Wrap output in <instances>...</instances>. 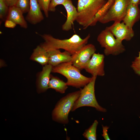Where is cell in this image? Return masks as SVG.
Segmentation results:
<instances>
[{"label": "cell", "mask_w": 140, "mask_h": 140, "mask_svg": "<svg viewBox=\"0 0 140 140\" xmlns=\"http://www.w3.org/2000/svg\"><path fill=\"white\" fill-rule=\"evenodd\" d=\"M140 19V10L138 5L130 3L123 20V23L131 30L134 24Z\"/></svg>", "instance_id": "obj_15"}, {"label": "cell", "mask_w": 140, "mask_h": 140, "mask_svg": "<svg viewBox=\"0 0 140 140\" xmlns=\"http://www.w3.org/2000/svg\"><path fill=\"white\" fill-rule=\"evenodd\" d=\"M30 59L43 66L48 64V57L47 52L40 45L34 49Z\"/></svg>", "instance_id": "obj_17"}, {"label": "cell", "mask_w": 140, "mask_h": 140, "mask_svg": "<svg viewBox=\"0 0 140 140\" xmlns=\"http://www.w3.org/2000/svg\"><path fill=\"white\" fill-rule=\"evenodd\" d=\"M16 25L15 23L11 20L6 19L5 21L4 26L7 28H13L16 26Z\"/></svg>", "instance_id": "obj_26"}, {"label": "cell", "mask_w": 140, "mask_h": 140, "mask_svg": "<svg viewBox=\"0 0 140 140\" xmlns=\"http://www.w3.org/2000/svg\"><path fill=\"white\" fill-rule=\"evenodd\" d=\"M23 14L20 9L15 5L10 6L6 19L11 20L22 27L26 29L27 24Z\"/></svg>", "instance_id": "obj_16"}, {"label": "cell", "mask_w": 140, "mask_h": 140, "mask_svg": "<svg viewBox=\"0 0 140 140\" xmlns=\"http://www.w3.org/2000/svg\"><path fill=\"white\" fill-rule=\"evenodd\" d=\"M103 134L102 135V136L104 137L106 140H110V139L109 138L107 133L108 129L109 127L107 126H104L103 125H102Z\"/></svg>", "instance_id": "obj_27"}, {"label": "cell", "mask_w": 140, "mask_h": 140, "mask_svg": "<svg viewBox=\"0 0 140 140\" xmlns=\"http://www.w3.org/2000/svg\"><path fill=\"white\" fill-rule=\"evenodd\" d=\"M47 52L48 57V64L52 67L61 63L71 61L72 55L67 51L61 52L59 50H53Z\"/></svg>", "instance_id": "obj_12"}, {"label": "cell", "mask_w": 140, "mask_h": 140, "mask_svg": "<svg viewBox=\"0 0 140 140\" xmlns=\"http://www.w3.org/2000/svg\"><path fill=\"white\" fill-rule=\"evenodd\" d=\"M114 0H108L105 4L100 9L95 15L89 26L95 25L99 19L106 13L109 9L113 4Z\"/></svg>", "instance_id": "obj_19"}, {"label": "cell", "mask_w": 140, "mask_h": 140, "mask_svg": "<svg viewBox=\"0 0 140 140\" xmlns=\"http://www.w3.org/2000/svg\"><path fill=\"white\" fill-rule=\"evenodd\" d=\"M130 0H114L109 9L99 20L102 24L111 21L121 22L125 16Z\"/></svg>", "instance_id": "obj_7"}, {"label": "cell", "mask_w": 140, "mask_h": 140, "mask_svg": "<svg viewBox=\"0 0 140 140\" xmlns=\"http://www.w3.org/2000/svg\"><path fill=\"white\" fill-rule=\"evenodd\" d=\"M103 0L105 1H106L108 0Z\"/></svg>", "instance_id": "obj_30"}, {"label": "cell", "mask_w": 140, "mask_h": 140, "mask_svg": "<svg viewBox=\"0 0 140 140\" xmlns=\"http://www.w3.org/2000/svg\"><path fill=\"white\" fill-rule=\"evenodd\" d=\"M9 8V7L5 0H0V19L1 20V22L5 21L6 20Z\"/></svg>", "instance_id": "obj_21"}, {"label": "cell", "mask_w": 140, "mask_h": 140, "mask_svg": "<svg viewBox=\"0 0 140 140\" xmlns=\"http://www.w3.org/2000/svg\"><path fill=\"white\" fill-rule=\"evenodd\" d=\"M41 10L37 0H30V8L25 19L32 25L40 23L44 19Z\"/></svg>", "instance_id": "obj_13"}, {"label": "cell", "mask_w": 140, "mask_h": 140, "mask_svg": "<svg viewBox=\"0 0 140 140\" xmlns=\"http://www.w3.org/2000/svg\"><path fill=\"white\" fill-rule=\"evenodd\" d=\"M96 49L91 44H86L72 55V65L81 70L84 69Z\"/></svg>", "instance_id": "obj_8"}, {"label": "cell", "mask_w": 140, "mask_h": 140, "mask_svg": "<svg viewBox=\"0 0 140 140\" xmlns=\"http://www.w3.org/2000/svg\"><path fill=\"white\" fill-rule=\"evenodd\" d=\"M41 36L45 41L40 45L47 52L61 49L72 55L87 44L90 36L88 34L84 38L82 39L79 35L75 34L70 38L64 39L56 38L48 34L41 35Z\"/></svg>", "instance_id": "obj_1"}, {"label": "cell", "mask_w": 140, "mask_h": 140, "mask_svg": "<svg viewBox=\"0 0 140 140\" xmlns=\"http://www.w3.org/2000/svg\"><path fill=\"white\" fill-rule=\"evenodd\" d=\"M104 58L103 54L95 53L84 69L92 76H104L105 74Z\"/></svg>", "instance_id": "obj_9"}, {"label": "cell", "mask_w": 140, "mask_h": 140, "mask_svg": "<svg viewBox=\"0 0 140 140\" xmlns=\"http://www.w3.org/2000/svg\"><path fill=\"white\" fill-rule=\"evenodd\" d=\"M96 77V76H92L90 82L82 89H80V96L75 102L72 111H74L79 107L89 106L95 108L100 111H106L105 109L99 105L95 97V85Z\"/></svg>", "instance_id": "obj_5"}, {"label": "cell", "mask_w": 140, "mask_h": 140, "mask_svg": "<svg viewBox=\"0 0 140 140\" xmlns=\"http://www.w3.org/2000/svg\"><path fill=\"white\" fill-rule=\"evenodd\" d=\"M67 0H51L48 8V11L54 12L56 6L59 5H63Z\"/></svg>", "instance_id": "obj_25"}, {"label": "cell", "mask_w": 140, "mask_h": 140, "mask_svg": "<svg viewBox=\"0 0 140 140\" xmlns=\"http://www.w3.org/2000/svg\"><path fill=\"white\" fill-rule=\"evenodd\" d=\"M140 2V0H130V3L138 5Z\"/></svg>", "instance_id": "obj_29"}, {"label": "cell", "mask_w": 140, "mask_h": 140, "mask_svg": "<svg viewBox=\"0 0 140 140\" xmlns=\"http://www.w3.org/2000/svg\"><path fill=\"white\" fill-rule=\"evenodd\" d=\"M106 2L103 0H78L76 21L84 29L86 28Z\"/></svg>", "instance_id": "obj_3"}, {"label": "cell", "mask_w": 140, "mask_h": 140, "mask_svg": "<svg viewBox=\"0 0 140 140\" xmlns=\"http://www.w3.org/2000/svg\"><path fill=\"white\" fill-rule=\"evenodd\" d=\"M63 5L66 11L67 16L66 20L62 25V28L63 30L67 31L72 29L73 23L78 17V13L71 0H67Z\"/></svg>", "instance_id": "obj_14"}, {"label": "cell", "mask_w": 140, "mask_h": 140, "mask_svg": "<svg viewBox=\"0 0 140 140\" xmlns=\"http://www.w3.org/2000/svg\"><path fill=\"white\" fill-rule=\"evenodd\" d=\"M52 67L51 65L47 64L44 66L42 71L37 74L36 83L38 93L44 92L49 89Z\"/></svg>", "instance_id": "obj_11"}, {"label": "cell", "mask_w": 140, "mask_h": 140, "mask_svg": "<svg viewBox=\"0 0 140 140\" xmlns=\"http://www.w3.org/2000/svg\"><path fill=\"white\" fill-rule=\"evenodd\" d=\"M80 71L70 61L53 67L52 72L59 73L65 76L67 79L66 83L68 86L80 88L88 84L92 78L84 76Z\"/></svg>", "instance_id": "obj_2"}, {"label": "cell", "mask_w": 140, "mask_h": 140, "mask_svg": "<svg viewBox=\"0 0 140 140\" xmlns=\"http://www.w3.org/2000/svg\"><path fill=\"white\" fill-rule=\"evenodd\" d=\"M18 0H5L8 6L15 5Z\"/></svg>", "instance_id": "obj_28"}, {"label": "cell", "mask_w": 140, "mask_h": 140, "mask_svg": "<svg viewBox=\"0 0 140 140\" xmlns=\"http://www.w3.org/2000/svg\"><path fill=\"white\" fill-rule=\"evenodd\" d=\"M98 123L97 120H95L92 125L86 129L83 134L84 137L88 140H96V130Z\"/></svg>", "instance_id": "obj_20"}, {"label": "cell", "mask_w": 140, "mask_h": 140, "mask_svg": "<svg viewBox=\"0 0 140 140\" xmlns=\"http://www.w3.org/2000/svg\"><path fill=\"white\" fill-rule=\"evenodd\" d=\"M131 66L136 74L140 75V51L139 52L138 56L135 58Z\"/></svg>", "instance_id": "obj_24"}, {"label": "cell", "mask_w": 140, "mask_h": 140, "mask_svg": "<svg viewBox=\"0 0 140 140\" xmlns=\"http://www.w3.org/2000/svg\"><path fill=\"white\" fill-rule=\"evenodd\" d=\"M80 90L69 93L58 102L52 113L53 120L64 124L69 122V114L80 96Z\"/></svg>", "instance_id": "obj_4"}, {"label": "cell", "mask_w": 140, "mask_h": 140, "mask_svg": "<svg viewBox=\"0 0 140 140\" xmlns=\"http://www.w3.org/2000/svg\"><path fill=\"white\" fill-rule=\"evenodd\" d=\"M105 29L111 33L116 38L120 41L130 40L134 36L133 30H131L122 22H114L111 26Z\"/></svg>", "instance_id": "obj_10"}, {"label": "cell", "mask_w": 140, "mask_h": 140, "mask_svg": "<svg viewBox=\"0 0 140 140\" xmlns=\"http://www.w3.org/2000/svg\"><path fill=\"white\" fill-rule=\"evenodd\" d=\"M97 40L101 47L104 48V53L107 56L117 55L125 51L122 42L115 38L111 33L105 29L98 35Z\"/></svg>", "instance_id": "obj_6"}, {"label": "cell", "mask_w": 140, "mask_h": 140, "mask_svg": "<svg viewBox=\"0 0 140 140\" xmlns=\"http://www.w3.org/2000/svg\"><path fill=\"white\" fill-rule=\"evenodd\" d=\"M15 5L20 8L23 14L27 13L30 8V0H18Z\"/></svg>", "instance_id": "obj_22"}, {"label": "cell", "mask_w": 140, "mask_h": 140, "mask_svg": "<svg viewBox=\"0 0 140 140\" xmlns=\"http://www.w3.org/2000/svg\"><path fill=\"white\" fill-rule=\"evenodd\" d=\"M51 0H37L46 17L48 16V8Z\"/></svg>", "instance_id": "obj_23"}, {"label": "cell", "mask_w": 140, "mask_h": 140, "mask_svg": "<svg viewBox=\"0 0 140 140\" xmlns=\"http://www.w3.org/2000/svg\"><path fill=\"white\" fill-rule=\"evenodd\" d=\"M68 88L66 82L57 76L51 74L49 84V88L55 90L56 92L61 94L65 93Z\"/></svg>", "instance_id": "obj_18"}]
</instances>
